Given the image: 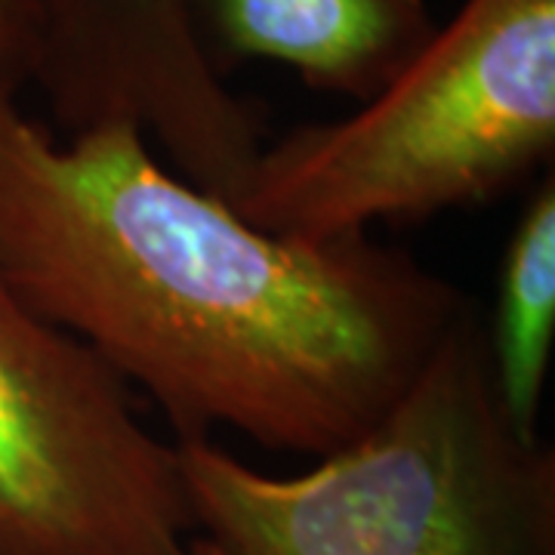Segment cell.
Returning <instances> with one entry per match:
<instances>
[{
	"instance_id": "1",
	"label": "cell",
	"mask_w": 555,
	"mask_h": 555,
	"mask_svg": "<svg viewBox=\"0 0 555 555\" xmlns=\"http://www.w3.org/2000/svg\"><path fill=\"white\" fill-rule=\"evenodd\" d=\"M0 278L158 401L177 441L281 454L361 438L473 302L367 235L262 232L133 127L53 139L0 87Z\"/></svg>"
},
{
	"instance_id": "4",
	"label": "cell",
	"mask_w": 555,
	"mask_h": 555,
	"mask_svg": "<svg viewBox=\"0 0 555 555\" xmlns=\"http://www.w3.org/2000/svg\"><path fill=\"white\" fill-rule=\"evenodd\" d=\"M192 534L177 441L0 278V555H182Z\"/></svg>"
},
{
	"instance_id": "7",
	"label": "cell",
	"mask_w": 555,
	"mask_h": 555,
	"mask_svg": "<svg viewBox=\"0 0 555 555\" xmlns=\"http://www.w3.org/2000/svg\"><path fill=\"white\" fill-rule=\"evenodd\" d=\"M485 349L509 423L537 438L555 349V173L537 182L509 232Z\"/></svg>"
},
{
	"instance_id": "6",
	"label": "cell",
	"mask_w": 555,
	"mask_h": 555,
	"mask_svg": "<svg viewBox=\"0 0 555 555\" xmlns=\"http://www.w3.org/2000/svg\"><path fill=\"white\" fill-rule=\"evenodd\" d=\"M185 10L222 78L241 62L272 60L309 87L361 105L441 28L426 0H185Z\"/></svg>"
},
{
	"instance_id": "8",
	"label": "cell",
	"mask_w": 555,
	"mask_h": 555,
	"mask_svg": "<svg viewBox=\"0 0 555 555\" xmlns=\"http://www.w3.org/2000/svg\"><path fill=\"white\" fill-rule=\"evenodd\" d=\"M40 31V0H0V87L31 78Z\"/></svg>"
},
{
	"instance_id": "5",
	"label": "cell",
	"mask_w": 555,
	"mask_h": 555,
	"mask_svg": "<svg viewBox=\"0 0 555 555\" xmlns=\"http://www.w3.org/2000/svg\"><path fill=\"white\" fill-rule=\"evenodd\" d=\"M28 80L68 137L133 127L229 207L266 149L262 115L204 56L185 0H40Z\"/></svg>"
},
{
	"instance_id": "9",
	"label": "cell",
	"mask_w": 555,
	"mask_h": 555,
	"mask_svg": "<svg viewBox=\"0 0 555 555\" xmlns=\"http://www.w3.org/2000/svg\"><path fill=\"white\" fill-rule=\"evenodd\" d=\"M182 555H232L225 546H219L217 540H210V537L204 534H192L189 540V546H185V553Z\"/></svg>"
},
{
	"instance_id": "3",
	"label": "cell",
	"mask_w": 555,
	"mask_h": 555,
	"mask_svg": "<svg viewBox=\"0 0 555 555\" xmlns=\"http://www.w3.org/2000/svg\"><path fill=\"white\" fill-rule=\"evenodd\" d=\"M555 152V0H466L379 96L266 145L232 210L297 241L488 204Z\"/></svg>"
},
{
	"instance_id": "2",
	"label": "cell",
	"mask_w": 555,
	"mask_h": 555,
	"mask_svg": "<svg viewBox=\"0 0 555 555\" xmlns=\"http://www.w3.org/2000/svg\"><path fill=\"white\" fill-rule=\"evenodd\" d=\"M177 448L195 531L232 555H555V451L503 411L476 306L364 436L299 476L214 438Z\"/></svg>"
}]
</instances>
